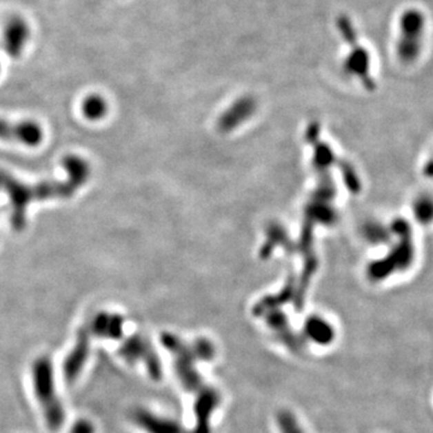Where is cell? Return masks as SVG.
I'll return each instance as SVG.
<instances>
[{
  "label": "cell",
  "instance_id": "6da1fadb",
  "mask_svg": "<svg viewBox=\"0 0 433 433\" xmlns=\"http://www.w3.org/2000/svg\"><path fill=\"white\" fill-rule=\"evenodd\" d=\"M63 166L68 174L66 181L38 184L23 183L14 179L11 174L0 171V190L9 197L12 208L11 223L16 230L21 231L26 226L29 203L48 199L71 198L76 190H79L90 179V164L80 157H66L63 161Z\"/></svg>",
  "mask_w": 433,
  "mask_h": 433
},
{
  "label": "cell",
  "instance_id": "7a4b0ae2",
  "mask_svg": "<svg viewBox=\"0 0 433 433\" xmlns=\"http://www.w3.org/2000/svg\"><path fill=\"white\" fill-rule=\"evenodd\" d=\"M32 383L45 424L51 431H58L66 423V410L57 389L52 360L40 356L32 366Z\"/></svg>",
  "mask_w": 433,
  "mask_h": 433
},
{
  "label": "cell",
  "instance_id": "3957f363",
  "mask_svg": "<svg viewBox=\"0 0 433 433\" xmlns=\"http://www.w3.org/2000/svg\"><path fill=\"white\" fill-rule=\"evenodd\" d=\"M336 29L344 43L349 48V52L343 61V70L349 76L358 79L368 90L376 88V83L371 75V54L359 40L358 30L348 14H341L334 21Z\"/></svg>",
  "mask_w": 433,
  "mask_h": 433
},
{
  "label": "cell",
  "instance_id": "277c9868",
  "mask_svg": "<svg viewBox=\"0 0 433 433\" xmlns=\"http://www.w3.org/2000/svg\"><path fill=\"white\" fill-rule=\"evenodd\" d=\"M426 19L418 9H408L400 17V35L396 45L397 56L405 64L418 59L425 34Z\"/></svg>",
  "mask_w": 433,
  "mask_h": 433
},
{
  "label": "cell",
  "instance_id": "5b68a950",
  "mask_svg": "<svg viewBox=\"0 0 433 433\" xmlns=\"http://www.w3.org/2000/svg\"><path fill=\"white\" fill-rule=\"evenodd\" d=\"M394 231L400 237V243L396 245L394 252L389 255V259L374 265L372 271L374 277L387 276L396 270L407 269L414 259L415 250L412 241V230L405 221H397L394 224Z\"/></svg>",
  "mask_w": 433,
  "mask_h": 433
},
{
  "label": "cell",
  "instance_id": "8992f818",
  "mask_svg": "<svg viewBox=\"0 0 433 433\" xmlns=\"http://www.w3.org/2000/svg\"><path fill=\"white\" fill-rule=\"evenodd\" d=\"M43 139V128L34 121L12 122L0 118V140L17 142L23 146L37 147Z\"/></svg>",
  "mask_w": 433,
  "mask_h": 433
},
{
  "label": "cell",
  "instance_id": "52a82bcc",
  "mask_svg": "<svg viewBox=\"0 0 433 433\" xmlns=\"http://www.w3.org/2000/svg\"><path fill=\"white\" fill-rule=\"evenodd\" d=\"M90 352V332L81 329L76 336L75 344L63 361V376L68 383H75L85 370Z\"/></svg>",
  "mask_w": 433,
  "mask_h": 433
},
{
  "label": "cell",
  "instance_id": "ba28073f",
  "mask_svg": "<svg viewBox=\"0 0 433 433\" xmlns=\"http://www.w3.org/2000/svg\"><path fill=\"white\" fill-rule=\"evenodd\" d=\"M119 354L128 363H137L141 360L145 361L151 374L156 376L157 371H158V363H157L151 349H150V345L147 344L145 339L139 337V336H132L122 344Z\"/></svg>",
  "mask_w": 433,
  "mask_h": 433
},
{
  "label": "cell",
  "instance_id": "9c48e42d",
  "mask_svg": "<svg viewBox=\"0 0 433 433\" xmlns=\"http://www.w3.org/2000/svg\"><path fill=\"white\" fill-rule=\"evenodd\" d=\"M123 324L124 321L122 316L101 312L94 316L88 330L90 334H95L99 339L116 341L122 337Z\"/></svg>",
  "mask_w": 433,
  "mask_h": 433
},
{
  "label": "cell",
  "instance_id": "30bf717a",
  "mask_svg": "<svg viewBox=\"0 0 433 433\" xmlns=\"http://www.w3.org/2000/svg\"><path fill=\"white\" fill-rule=\"evenodd\" d=\"M28 26L19 19L10 21L5 28V48L11 56L17 57L28 41Z\"/></svg>",
  "mask_w": 433,
  "mask_h": 433
},
{
  "label": "cell",
  "instance_id": "8fae6325",
  "mask_svg": "<svg viewBox=\"0 0 433 433\" xmlns=\"http://www.w3.org/2000/svg\"><path fill=\"white\" fill-rule=\"evenodd\" d=\"M81 110L85 118H87L88 121H92V122L100 121L108 113V101L101 95L90 94L82 101Z\"/></svg>",
  "mask_w": 433,
  "mask_h": 433
},
{
  "label": "cell",
  "instance_id": "7c38bea8",
  "mask_svg": "<svg viewBox=\"0 0 433 433\" xmlns=\"http://www.w3.org/2000/svg\"><path fill=\"white\" fill-rule=\"evenodd\" d=\"M414 216L420 224H430L433 221V199L423 195L414 203Z\"/></svg>",
  "mask_w": 433,
  "mask_h": 433
},
{
  "label": "cell",
  "instance_id": "4fadbf2b",
  "mask_svg": "<svg viewBox=\"0 0 433 433\" xmlns=\"http://www.w3.org/2000/svg\"><path fill=\"white\" fill-rule=\"evenodd\" d=\"M70 433H95V426L90 420L81 419L71 427Z\"/></svg>",
  "mask_w": 433,
  "mask_h": 433
}]
</instances>
